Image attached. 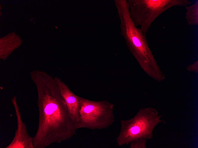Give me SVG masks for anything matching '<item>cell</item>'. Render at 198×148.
Masks as SVG:
<instances>
[{
  "label": "cell",
  "instance_id": "3",
  "mask_svg": "<svg viewBox=\"0 0 198 148\" xmlns=\"http://www.w3.org/2000/svg\"><path fill=\"white\" fill-rule=\"evenodd\" d=\"M127 1L131 18L145 35L153 21L164 12L174 6L185 7L191 4L188 0Z\"/></svg>",
  "mask_w": 198,
  "mask_h": 148
},
{
  "label": "cell",
  "instance_id": "4",
  "mask_svg": "<svg viewBox=\"0 0 198 148\" xmlns=\"http://www.w3.org/2000/svg\"><path fill=\"white\" fill-rule=\"evenodd\" d=\"M79 121L75 128H100L107 122V110L110 105L106 102H94L78 96Z\"/></svg>",
  "mask_w": 198,
  "mask_h": 148
},
{
  "label": "cell",
  "instance_id": "8",
  "mask_svg": "<svg viewBox=\"0 0 198 148\" xmlns=\"http://www.w3.org/2000/svg\"><path fill=\"white\" fill-rule=\"evenodd\" d=\"M150 124H148L147 122L144 119L140 120L138 121L137 122L131 127L130 132L132 135H134L133 136H138V135H140L143 132L145 131L146 128H147L148 126L150 125Z\"/></svg>",
  "mask_w": 198,
  "mask_h": 148
},
{
  "label": "cell",
  "instance_id": "6",
  "mask_svg": "<svg viewBox=\"0 0 198 148\" xmlns=\"http://www.w3.org/2000/svg\"><path fill=\"white\" fill-rule=\"evenodd\" d=\"M54 79L64 99L74 128L75 130V127L79 121L78 96L75 95L60 78L55 77Z\"/></svg>",
  "mask_w": 198,
  "mask_h": 148
},
{
  "label": "cell",
  "instance_id": "7",
  "mask_svg": "<svg viewBox=\"0 0 198 148\" xmlns=\"http://www.w3.org/2000/svg\"><path fill=\"white\" fill-rule=\"evenodd\" d=\"M186 18L187 23L191 25H198V0L190 6H185Z\"/></svg>",
  "mask_w": 198,
  "mask_h": 148
},
{
  "label": "cell",
  "instance_id": "2",
  "mask_svg": "<svg viewBox=\"0 0 198 148\" xmlns=\"http://www.w3.org/2000/svg\"><path fill=\"white\" fill-rule=\"evenodd\" d=\"M120 21V34L124 38L128 49L143 69L149 74L157 65L147 43L146 35L135 27L129 13L127 0H115Z\"/></svg>",
  "mask_w": 198,
  "mask_h": 148
},
{
  "label": "cell",
  "instance_id": "1",
  "mask_svg": "<svg viewBox=\"0 0 198 148\" xmlns=\"http://www.w3.org/2000/svg\"><path fill=\"white\" fill-rule=\"evenodd\" d=\"M37 90L39 110L37 131L34 137V148H44L60 143L76 134L64 99L54 78L37 70L30 73Z\"/></svg>",
  "mask_w": 198,
  "mask_h": 148
},
{
  "label": "cell",
  "instance_id": "5",
  "mask_svg": "<svg viewBox=\"0 0 198 148\" xmlns=\"http://www.w3.org/2000/svg\"><path fill=\"white\" fill-rule=\"evenodd\" d=\"M11 100L17 116V128L13 139L6 148H34L33 144V137L28 135L26 125L22 120L21 114L17 103L16 97L14 96Z\"/></svg>",
  "mask_w": 198,
  "mask_h": 148
}]
</instances>
